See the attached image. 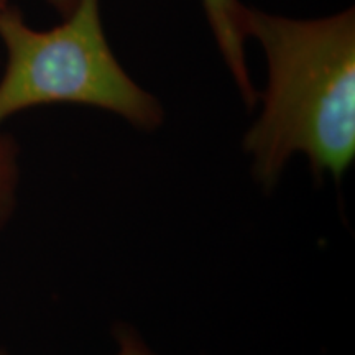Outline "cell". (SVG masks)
Returning <instances> with one entry per match:
<instances>
[{
    "label": "cell",
    "instance_id": "6da1fadb",
    "mask_svg": "<svg viewBox=\"0 0 355 355\" xmlns=\"http://www.w3.org/2000/svg\"><path fill=\"white\" fill-rule=\"evenodd\" d=\"M243 28L263 48V109L243 139L254 175L272 188L295 153L316 176L340 178L355 157V13L314 20L245 8Z\"/></svg>",
    "mask_w": 355,
    "mask_h": 355
},
{
    "label": "cell",
    "instance_id": "7a4b0ae2",
    "mask_svg": "<svg viewBox=\"0 0 355 355\" xmlns=\"http://www.w3.org/2000/svg\"><path fill=\"white\" fill-rule=\"evenodd\" d=\"M66 20L33 30L8 6L0 12L7 64L0 79V123L13 114L50 104H79L121 115L153 130L163 107L125 73L110 50L101 20V0H76Z\"/></svg>",
    "mask_w": 355,
    "mask_h": 355
},
{
    "label": "cell",
    "instance_id": "3957f363",
    "mask_svg": "<svg viewBox=\"0 0 355 355\" xmlns=\"http://www.w3.org/2000/svg\"><path fill=\"white\" fill-rule=\"evenodd\" d=\"M204 13L214 33L216 43L224 56L225 64L232 73L234 81L248 109L257 102V91L252 84L245 60V8L239 0H201Z\"/></svg>",
    "mask_w": 355,
    "mask_h": 355
},
{
    "label": "cell",
    "instance_id": "277c9868",
    "mask_svg": "<svg viewBox=\"0 0 355 355\" xmlns=\"http://www.w3.org/2000/svg\"><path fill=\"white\" fill-rule=\"evenodd\" d=\"M15 141L0 133V225L6 224L15 206V191L19 183V162Z\"/></svg>",
    "mask_w": 355,
    "mask_h": 355
},
{
    "label": "cell",
    "instance_id": "5b68a950",
    "mask_svg": "<svg viewBox=\"0 0 355 355\" xmlns=\"http://www.w3.org/2000/svg\"><path fill=\"white\" fill-rule=\"evenodd\" d=\"M117 354L115 355H158L146 345V343L132 327L121 324L114 329Z\"/></svg>",
    "mask_w": 355,
    "mask_h": 355
},
{
    "label": "cell",
    "instance_id": "8992f818",
    "mask_svg": "<svg viewBox=\"0 0 355 355\" xmlns=\"http://www.w3.org/2000/svg\"><path fill=\"white\" fill-rule=\"evenodd\" d=\"M50 2L58 8V10L63 13V15H66V13H69L71 8H73L74 3H76V0H50Z\"/></svg>",
    "mask_w": 355,
    "mask_h": 355
},
{
    "label": "cell",
    "instance_id": "52a82bcc",
    "mask_svg": "<svg viewBox=\"0 0 355 355\" xmlns=\"http://www.w3.org/2000/svg\"><path fill=\"white\" fill-rule=\"evenodd\" d=\"M7 7H8V2H7V0H0V12L6 10Z\"/></svg>",
    "mask_w": 355,
    "mask_h": 355
},
{
    "label": "cell",
    "instance_id": "ba28073f",
    "mask_svg": "<svg viewBox=\"0 0 355 355\" xmlns=\"http://www.w3.org/2000/svg\"><path fill=\"white\" fill-rule=\"evenodd\" d=\"M0 355H3V352H2V350H0Z\"/></svg>",
    "mask_w": 355,
    "mask_h": 355
}]
</instances>
